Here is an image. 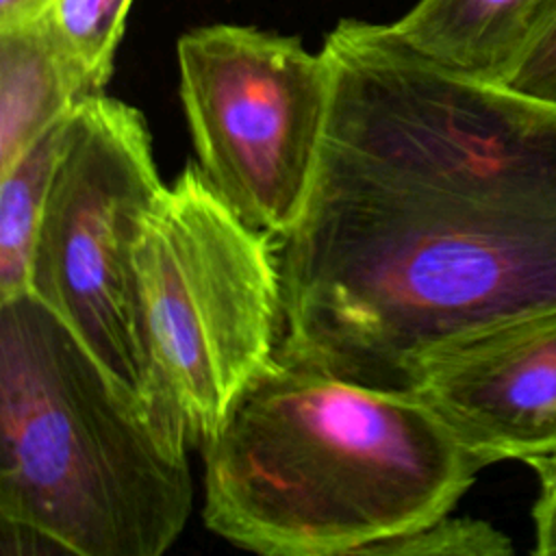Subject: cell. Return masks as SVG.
<instances>
[{"label": "cell", "instance_id": "obj_1", "mask_svg": "<svg viewBox=\"0 0 556 556\" xmlns=\"http://www.w3.org/2000/svg\"><path fill=\"white\" fill-rule=\"evenodd\" d=\"M330 109L278 241L276 356L382 391L486 326L556 306V104L450 70L389 22L319 48Z\"/></svg>", "mask_w": 556, "mask_h": 556}, {"label": "cell", "instance_id": "obj_2", "mask_svg": "<svg viewBox=\"0 0 556 556\" xmlns=\"http://www.w3.org/2000/svg\"><path fill=\"white\" fill-rule=\"evenodd\" d=\"M208 530L267 556H348L452 513L484 467L413 393L267 361L202 445Z\"/></svg>", "mask_w": 556, "mask_h": 556}, {"label": "cell", "instance_id": "obj_3", "mask_svg": "<svg viewBox=\"0 0 556 556\" xmlns=\"http://www.w3.org/2000/svg\"><path fill=\"white\" fill-rule=\"evenodd\" d=\"M187 445L30 291L0 302V523L56 554L161 556L191 515Z\"/></svg>", "mask_w": 556, "mask_h": 556}, {"label": "cell", "instance_id": "obj_4", "mask_svg": "<svg viewBox=\"0 0 556 556\" xmlns=\"http://www.w3.org/2000/svg\"><path fill=\"white\" fill-rule=\"evenodd\" d=\"M135 278L150 410L204 445L280 345L278 241L248 226L189 163L143 217Z\"/></svg>", "mask_w": 556, "mask_h": 556}, {"label": "cell", "instance_id": "obj_5", "mask_svg": "<svg viewBox=\"0 0 556 556\" xmlns=\"http://www.w3.org/2000/svg\"><path fill=\"white\" fill-rule=\"evenodd\" d=\"M163 189L143 113L104 91L85 96L65 119L30 261V293L148 410L135 243Z\"/></svg>", "mask_w": 556, "mask_h": 556}, {"label": "cell", "instance_id": "obj_6", "mask_svg": "<svg viewBox=\"0 0 556 556\" xmlns=\"http://www.w3.org/2000/svg\"><path fill=\"white\" fill-rule=\"evenodd\" d=\"M178 93L198 165L252 228L282 241L300 219L330 109V67L300 37L239 24L178 37Z\"/></svg>", "mask_w": 556, "mask_h": 556}, {"label": "cell", "instance_id": "obj_7", "mask_svg": "<svg viewBox=\"0 0 556 556\" xmlns=\"http://www.w3.org/2000/svg\"><path fill=\"white\" fill-rule=\"evenodd\" d=\"M408 393L484 467L556 465V306L439 348L417 365Z\"/></svg>", "mask_w": 556, "mask_h": 556}, {"label": "cell", "instance_id": "obj_8", "mask_svg": "<svg viewBox=\"0 0 556 556\" xmlns=\"http://www.w3.org/2000/svg\"><path fill=\"white\" fill-rule=\"evenodd\" d=\"M556 17V0H417L389 28L419 54L502 85Z\"/></svg>", "mask_w": 556, "mask_h": 556}, {"label": "cell", "instance_id": "obj_9", "mask_svg": "<svg viewBox=\"0 0 556 556\" xmlns=\"http://www.w3.org/2000/svg\"><path fill=\"white\" fill-rule=\"evenodd\" d=\"M91 93L46 20L0 28V169Z\"/></svg>", "mask_w": 556, "mask_h": 556}, {"label": "cell", "instance_id": "obj_10", "mask_svg": "<svg viewBox=\"0 0 556 556\" xmlns=\"http://www.w3.org/2000/svg\"><path fill=\"white\" fill-rule=\"evenodd\" d=\"M67 115L0 169V302L30 291V261Z\"/></svg>", "mask_w": 556, "mask_h": 556}, {"label": "cell", "instance_id": "obj_11", "mask_svg": "<svg viewBox=\"0 0 556 556\" xmlns=\"http://www.w3.org/2000/svg\"><path fill=\"white\" fill-rule=\"evenodd\" d=\"M135 0H50L43 15L65 54L80 67L93 93L104 91L126 17Z\"/></svg>", "mask_w": 556, "mask_h": 556}, {"label": "cell", "instance_id": "obj_12", "mask_svg": "<svg viewBox=\"0 0 556 556\" xmlns=\"http://www.w3.org/2000/svg\"><path fill=\"white\" fill-rule=\"evenodd\" d=\"M363 554L371 556H508L513 543L486 521L469 517H441L419 530L376 543Z\"/></svg>", "mask_w": 556, "mask_h": 556}, {"label": "cell", "instance_id": "obj_13", "mask_svg": "<svg viewBox=\"0 0 556 556\" xmlns=\"http://www.w3.org/2000/svg\"><path fill=\"white\" fill-rule=\"evenodd\" d=\"M504 87L547 104H556V17L523 52Z\"/></svg>", "mask_w": 556, "mask_h": 556}, {"label": "cell", "instance_id": "obj_14", "mask_svg": "<svg viewBox=\"0 0 556 556\" xmlns=\"http://www.w3.org/2000/svg\"><path fill=\"white\" fill-rule=\"evenodd\" d=\"M536 478L539 495L532 508L536 545L532 554L556 556V465L536 471Z\"/></svg>", "mask_w": 556, "mask_h": 556}, {"label": "cell", "instance_id": "obj_15", "mask_svg": "<svg viewBox=\"0 0 556 556\" xmlns=\"http://www.w3.org/2000/svg\"><path fill=\"white\" fill-rule=\"evenodd\" d=\"M50 0H0V28L43 20Z\"/></svg>", "mask_w": 556, "mask_h": 556}]
</instances>
